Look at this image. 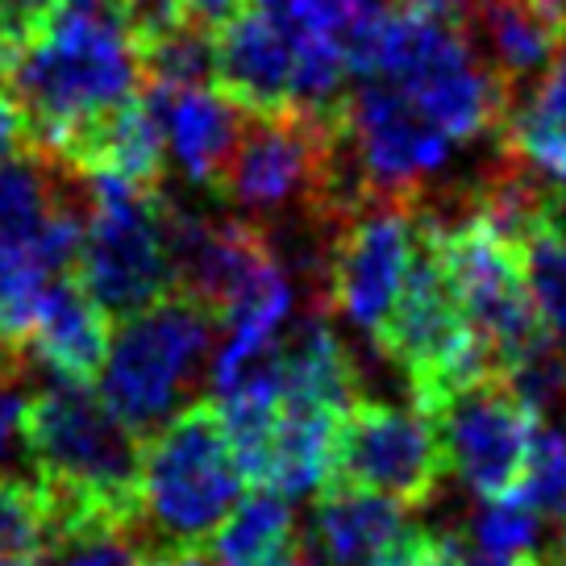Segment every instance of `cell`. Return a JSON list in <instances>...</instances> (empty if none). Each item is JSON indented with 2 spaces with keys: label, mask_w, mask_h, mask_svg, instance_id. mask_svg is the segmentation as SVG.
<instances>
[{
  "label": "cell",
  "mask_w": 566,
  "mask_h": 566,
  "mask_svg": "<svg viewBox=\"0 0 566 566\" xmlns=\"http://www.w3.org/2000/svg\"><path fill=\"white\" fill-rule=\"evenodd\" d=\"M250 492L230 424L217 400H192L142 438L138 554L212 549L221 525Z\"/></svg>",
  "instance_id": "1"
},
{
  "label": "cell",
  "mask_w": 566,
  "mask_h": 566,
  "mask_svg": "<svg viewBox=\"0 0 566 566\" xmlns=\"http://www.w3.org/2000/svg\"><path fill=\"white\" fill-rule=\"evenodd\" d=\"M358 80H384L454 142L500 138L516 92L475 51V34L433 13L388 4Z\"/></svg>",
  "instance_id": "2"
},
{
  "label": "cell",
  "mask_w": 566,
  "mask_h": 566,
  "mask_svg": "<svg viewBox=\"0 0 566 566\" xmlns=\"http://www.w3.org/2000/svg\"><path fill=\"white\" fill-rule=\"evenodd\" d=\"M371 342L391 367L408 375L412 405L429 417H438L459 391L483 384L488 375H504L495 367L488 342L471 325V313L462 304L459 283L446 266L424 209L417 212V250L405 287Z\"/></svg>",
  "instance_id": "3"
},
{
  "label": "cell",
  "mask_w": 566,
  "mask_h": 566,
  "mask_svg": "<svg viewBox=\"0 0 566 566\" xmlns=\"http://www.w3.org/2000/svg\"><path fill=\"white\" fill-rule=\"evenodd\" d=\"M21 442L38 467V483L84 495L138 533L142 438L105 405L101 391H92V384L59 379L25 396Z\"/></svg>",
  "instance_id": "4"
},
{
  "label": "cell",
  "mask_w": 566,
  "mask_h": 566,
  "mask_svg": "<svg viewBox=\"0 0 566 566\" xmlns=\"http://www.w3.org/2000/svg\"><path fill=\"white\" fill-rule=\"evenodd\" d=\"M217 329L221 321L205 304L171 287L150 308L117 321L96 391L138 438L155 433L196 400V379L205 371Z\"/></svg>",
  "instance_id": "5"
},
{
  "label": "cell",
  "mask_w": 566,
  "mask_h": 566,
  "mask_svg": "<svg viewBox=\"0 0 566 566\" xmlns=\"http://www.w3.org/2000/svg\"><path fill=\"white\" fill-rule=\"evenodd\" d=\"M84 184H88V221L71 275L88 287L92 301L117 325L176 287V259L167 230L171 200L163 192H138L113 179H84Z\"/></svg>",
  "instance_id": "6"
},
{
  "label": "cell",
  "mask_w": 566,
  "mask_h": 566,
  "mask_svg": "<svg viewBox=\"0 0 566 566\" xmlns=\"http://www.w3.org/2000/svg\"><path fill=\"white\" fill-rule=\"evenodd\" d=\"M424 217L438 233V247H442L446 266L459 283L471 325L488 342L500 371H509L521 354H530L533 346L554 337L546 313L537 304V292H533L530 250L504 233H495L467 205L454 217L429 209H424Z\"/></svg>",
  "instance_id": "7"
},
{
  "label": "cell",
  "mask_w": 566,
  "mask_h": 566,
  "mask_svg": "<svg viewBox=\"0 0 566 566\" xmlns=\"http://www.w3.org/2000/svg\"><path fill=\"white\" fill-rule=\"evenodd\" d=\"M417 212L408 200L358 196L325 230V254L317 266L321 308L342 313L358 329L375 334L405 287L417 250Z\"/></svg>",
  "instance_id": "8"
},
{
  "label": "cell",
  "mask_w": 566,
  "mask_h": 566,
  "mask_svg": "<svg viewBox=\"0 0 566 566\" xmlns=\"http://www.w3.org/2000/svg\"><path fill=\"white\" fill-rule=\"evenodd\" d=\"M450 459H446L438 421L417 405L396 408L384 400H354L337 417L334 467L325 483H354L421 509L442 488Z\"/></svg>",
  "instance_id": "9"
},
{
  "label": "cell",
  "mask_w": 566,
  "mask_h": 566,
  "mask_svg": "<svg viewBox=\"0 0 566 566\" xmlns=\"http://www.w3.org/2000/svg\"><path fill=\"white\" fill-rule=\"evenodd\" d=\"M433 421L450 471H459L479 500L521 495L542 433V412H533L504 375H488L483 384L459 391Z\"/></svg>",
  "instance_id": "10"
},
{
  "label": "cell",
  "mask_w": 566,
  "mask_h": 566,
  "mask_svg": "<svg viewBox=\"0 0 566 566\" xmlns=\"http://www.w3.org/2000/svg\"><path fill=\"white\" fill-rule=\"evenodd\" d=\"M450 146L454 142L384 80H363L346 96V150H354L363 196L421 205L424 179L450 159Z\"/></svg>",
  "instance_id": "11"
},
{
  "label": "cell",
  "mask_w": 566,
  "mask_h": 566,
  "mask_svg": "<svg viewBox=\"0 0 566 566\" xmlns=\"http://www.w3.org/2000/svg\"><path fill=\"white\" fill-rule=\"evenodd\" d=\"M212 84L247 117H275L296 105V59L259 0L212 30Z\"/></svg>",
  "instance_id": "12"
},
{
  "label": "cell",
  "mask_w": 566,
  "mask_h": 566,
  "mask_svg": "<svg viewBox=\"0 0 566 566\" xmlns=\"http://www.w3.org/2000/svg\"><path fill=\"white\" fill-rule=\"evenodd\" d=\"M159 113L163 134H167V155L179 163V171L192 179L196 188L212 196H226L233 155L242 142L247 113L233 105L217 84L200 88H142Z\"/></svg>",
  "instance_id": "13"
},
{
  "label": "cell",
  "mask_w": 566,
  "mask_h": 566,
  "mask_svg": "<svg viewBox=\"0 0 566 566\" xmlns=\"http://www.w3.org/2000/svg\"><path fill=\"white\" fill-rule=\"evenodd\" d=\"M113 346V317L88 296V287L75 275H59L46 283L42 301L30 321V363L54 371L67 384H92L105 371Z\"/></svg>",
  "instance_id": "14"
},
{
  "label": "cell",
  "mask_w": 566,
  "mask_h": 566,
  "mask_svg": "<svg viewBox=\"0 0 566 566\" xmlns=\"http://www.w3.org/2000/svg\"><path fill=\"white\" fill-rule=\"evenodd\" d=\"M405 533V504L354 483H321L313 509L321 566H379Z\"/></svg>",
  "instance_id": "15"
},
{
  "label": "cell",
  "mask_w": 566,
  "mask_h": 566,
  "mask_svg": "<svg viewBox=\"0 0 566 566\" xmlns=\"http://www.w3.org/2000/svg\"><path fill=\"white\" fill-rule=\"evenodd\" d=\"M471 34L488 42V63L521 92L566 51V0H475Z\"/></svg>",
  "instance_id": "16"
},
{
  "label": "cell",
  "mask_w": 566,
  "mask_h": 566,
  "mask_svg": "<svg viewBox=\"0 0 566 566\" xmlns=\"http://www.w3.org/2000/svg\"><path fill=\"white\" fill-rule=\"evenodd\" d=\"M280 388L287 408H313L342 417L358 400V371L350 350L321 317L304 321L280 346Z\"/></svg>",
  "instance_id": "17"
},
{
  "label": "cell",
  "mask_w": 566,
  "mask_h": 566,
  "mask_svg": "<svg viewBox=\"0 0 566 566\" xmlns=\"http://www.w3.org/2000/svg\"><path fill=\"white\" fill-rule=\"evenodd\" d=\"M504 159L566 184V51L533 80L525 105H513L500 129Z\"/></svg>",
  "instance_id": "18"
},
{
  "label": "cell",
  "mask_w": 566,
  "mask_h": 566,
  "mask_svg": "<svg viewBox=\"0 0 566 566\" xmlns=\"http://www.w3.org/2000/svg\"><path fill=\"white\" fill-rule=\"evenodd\" d=\"M296 546L301 537H296V513L287 495L271 488H250L217 533L212 558L217 566H275Z\"/></svg>",
  "instance_id": "19"
},
{
  "label": "cell",
  "mask_w": 566,
  "mask_h": 566,
  "mask_svg": "<svg viewBox=\"0 0 566 566\" xmlns=\"http://www.w3.org/2000/svg\"><path fill=\"white\" fill-rule=\"evenodd\" d=\"M54 554V516L42 483L0 479V558L42 566Z\"/></svg>",
  "instance_id": "20"
},
{
  "label": "cell",
  "mask_w": 566,
  "mask_h": 566,
  "mask_svg": "<svg viewBox=\"0 0 566 566\" xmlns=\"http://www.w3.org/2000/svg\"><path fill=\"white\" fill-rule=\"evenodd\" d=\"M530 280L549 329L566 334V196L554 192L530 238Z\"/></svg>",
  "instance_id": "21"
},
{
  "label": "cell",
  "mask_w": 566,
  "mask_h": 566,
  "mask_svg": "<svg viewBox=\"0 0 566 566\" xmlns=\"http://www.w3.org/2000/svg\"><path fill=\"white\" fill-rule=\"evenodd\" d=\"M521 500H530L537 516H549V521L566 525V433L542 424Z\"/></svg>",
  "instance_id": "22"
},
{
  "label": "cell",
  "mask_w": 566,
  "mask_h": 566,
  "mask_svg": "<svg viewBox=\"0 0 566 566\" xmlns=\"http://www.w3.org/2000/svg\"><path fill=\"white\" fill-rule=\"evenodd\" d=\"M537 509L530 500H483V509L475 516V537L479 554H521V549H533L537 542Z\"/></svg>",
  "instance_id": "23"
},
{
  "label": "cell",
  "mask_w": 566,
  "mask_h": 566,
  "mask_svg": "<svg viewBox=\"0 0 566 566\" xmlns=\"http://www.w3.org/2000/svg\"><path fill=\"white\" fill-rule=\"evenodd\" d=\"M504 379L516 388V396L533 408V412H542L546 417L554 405H563L566 400V354L563 346L546 337L542 346H533L530 354H521L513 367L504 371Z\"/></svg>",
  "instance_id": "24"
},
{
  "label": "cell",
  "mask_w": 566,
  "mask_h": 566,
  "mask_svg": "<svg viewBox=\"0 0 566 566\" xmlns=\"http://www.w3.org/2000/svg\"><path fill=\"white\" fill-rule=\"evenodd\" d=\"M138 542L122 530H92L71 537L54 549L46 563L51 566H134Z\"/></svg>",
  "instance_id": "25"
},
{
  "label": "cell",
  "mask_w": 566,
  "mask_h": 566,
  "mask_svg": "<svg viewBox=\"0 0 566 566\" xmlns=\"http://www.w3.org/2000/svg\"><path fill=\"white\" fill-rule=\"evenodd\" d=\"M379 566H467V554H462L459 537L408 525V533L388 549V558Z\"/></svg>",
  "instance_id": "26"
},
{
  "label": "cell",
  "mask_w": 566,
  "mask_h": 566,
  "mask_svg": "<svg viewBox=\"0 0 566 566\" xmlns=\"http://www.w3.org/2000/svg\"><path fill=\"white\" fill-rule=\"evenodd\" d=\"M59 0H0V30L18 46V54L51 25Z\"/></svg>",
  "instance_id": "27"
},
{
  "label": "cell",
  "mask_w": 566,
  "mask_h": 566,
  "mask_svg": "<svg viewBox=\"0 0 566 566\" xmlns=\"http://www.w3.org/2000/svg\"><path fill=\"white\" fill-rule=\"evenodd\" d=\"M25 150H34V142H30V117L21 108L18 92L4 88V80H0V163L18 159Z\"/></svg>",
  "instance_id": "28"
},
{
  "label": "cell",
  "mask_w": 566,
  "mask_h": 566,
  "mask_svg": "<svg viewBox=\"0 0 566 566\" xmlns=\"http://www.w3.org/2000/svg\"><path fill=\"white\" fill-rule=\"evenodd\" d=\"M21 363H0V459L9 454L13 438H21V412H25V396H21Z\"/></svg>",
  "instance_id": "29"
},
{
  "label": "cell",
  "mask_w": 566,
  "mask_h": 566,
  "mask_svg": "<svg viewBox=\"0 0 566 566\" xmlns=\"http://www.w3.org/2000/svg\"><path fill=\"white\" fill-rule=\"evenodd\" d=\"M250 0H188V18L205 30H221L230 18H238Z\"/></svg>",
  "instance_id": "30"
},
{
  "label": "cell",
  "mask_w": 566,
  "mask_h": 566,
  "mask_svg": "<svg viewBox=\"0 0 566 566\" xmlns=\"http://www.w3.org/2000/svg\"><path fill=\"white\" fill-rule=\"evenodd\" d=\"M134 566H209L200 549H142Z\"/></svg>",
  "instance_id": "31"
},
{
  "label": "cell",
  "mask_w": 566,
  "mask_h": 566,
  "mask_svg": "<svg viewBox=\"0 0 566 566\" xmlns=\"http://www.w3.org/2000/svg\"><path fill=\"white\" fill-rule=\"evenodd\" d=\"M467 566H554V563L537 558L533 549H521V554H475V558H467Z\"/></svg>",
  "instance_id": "32"
},
{
  "label": "cell",
  "mask_w": 566,
  "mask_h": 566,
  "mask_svg": "<svg viewBox=\"0 0 566 566\" xmlns=\"http://www.w3.org/2000/svg\"><path fill=\"white\" fill-rule=\"evenodd\" d=\"M13 63H18V46H13V42H9V34L0 30V80L13 71Z\"/></svg>",
  "instance_id": "33"
},
{
  "label": "cell",
  "mask_w": 566,
  "mask_h": 566,
  "mask_svg": "<svg viewBox=\"0 0 566 566\" xmlns=\"http://www.w3.org/2000/svg\"><path fill=\"white\" fill-rule=\"evenodd\" d=\"M275 566H313V563H308V549L296 546V549H292V554H283V558H280V563H275Z\"/></svg>",
  "instance_id": "34"
},
{
  "label": "cell",
  "mask_w": 566,
  "mask_h": 566,
  "mask_svg": "<svg viewBox=\"0 0 566 566\" xmlns=\"http://www.w3.org/2000/svg\"><path fill=\"white\" fill-rule=\"evenodd\" d=\"M549 563H554V566H566V525H563V537H558V546L549 549Z\"/></svg>",
  "instance_id": "35"
},
{
  "label": "cell",
  "mask_w": 566,
  "mask_h": 566,
  "mask_svg": "<svg viewBox=\"0 0 566 566\" xmlns=\"http://www.w3.org/2000/svg\"><path fill=\"white\" fill-rule=\"evenodd\" d=\"M0 566H30V563H9V558H0Z\"/></svg>",
  "instance_id": "36"
}]
</instances>
